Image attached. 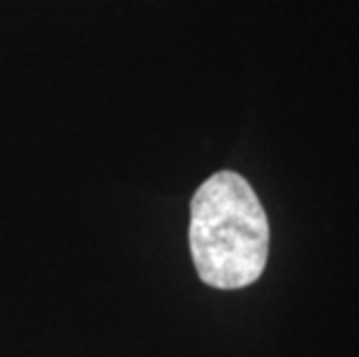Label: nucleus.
<instances>
[{"mask_svg": "<svg viewBox=\"0 0 359 357\" xmlns=\"http://www.w3.org/2000/svg\"><path fill=\"white\" fill-rule=\"evenodd\" d=\"M188 241L197 276L206 285L239 290L262 276L269 257V218L241 174L216 172L197 188Z\"/></svg>", "mask_w": 359, "mask_h": 357, "instance_id": "obj_1", "label": "nucleus"}]
</instances>
